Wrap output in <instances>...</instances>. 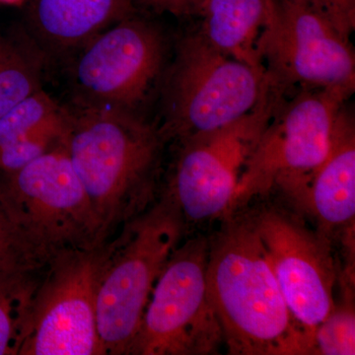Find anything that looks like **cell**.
Returning <instances> with one entry per match:
<instances>
[{
    "mask_svg": "<svg viewBox=\"0 0 355 355\" xmlns=\"http://www.w3.org/2000/svg\"><path fill=\"white\" fill-rule=\"evenodd\" d=\"M343 295L334 304L328 316L317 327L313 335V354H355V312L354 273L342 275Z\"/></svg>",
    "mask_w": 355,
    "mask_h": 355,
    "instance_id": "19",
    "label": "cell"
},
{
    "mask_svg": "<svg viewBox=\"0 0 355 355\" xmlns=\"http://www.w3.org/2000/svg\"><path fill=\"white\" fill-rule=\"evenodd\" d=\"M70 118L67 153L107 241L158 200L164 139L132 111L116 107L89 105Z\"/></svg>",
    "mask_w": 355,
    "mask_h": 355,
    "instance_id": "2",
    "label": "cell"
},
{
    "mask_svg": "<svg viewBox=\"0 0 355 355\" xmlns=\"http://www.w3.org/2000/svg\"><path fill=\"white\" fill-rule=\"evenodd\" d=\"M112 238L62 250L44 266L19 355H102L97 291Z\"/></svg>",
    "mask_w": 355,
    "mask_h": 355,
    "instance_id": "9",
    "label": "cell"
},
{
    "mask_svg": "<svg viewBox=\"0 0 355 355\" xmlns=\"http://www.w3.org/2000/svg\"><path fill=\"white\" fill-rule=\"evenodd\" d=\"M277 3L279 0H205L196 14L202 20L198 32L224 55L263 67L261 42Z\"/></svg>",
    "mask_w": 355,
    "mask_h": 355,
    "instance_id": "15",
    "label": "cell"
},
{
    "mask_svg": "<svg viewBox=\"0 0 355 355\" xmlns=\"http://www.w3.org/2000/svg\"><path fill=\"white\" fill-rule=\"evenodd\" d=\"M70 114L39 90L0 116V175L10 174L62 146Z\"/></svg>",
    "mask_w": 355,
    "mask_h": 355,
    "instance_id": "14",
    "label": "cell"
},
{
    "mask_svg": "<svg viewBox=\"0 0 355 355\" xmlns=\"http://www.w3.org/2000/svg\"><path fill=\"white\" fill-rule=\"evenodd\" d=\"M43 270L0 286V355H19Z\"/></svg>",
    "mask_w": 355,
    "mask_h": 355,
    "instance_id": "18",
    "label": "cell"
},
{
    "mask_svg": "<svg viewBox=\"0 0 355 355\" xmlns=\"http://www.w3.org/2000/svg\"><path fill=\"white\" fill-rule=\"evenodd\" d=\"M317 222L329 239L354 234L355 127L352 114L340 110L328 155L308 181L289 193Z\"/></svg>",
    "mask_w": 355,
    "mask_h": 355,
    "instance_id": "13",
    "label": "cell"
},
{
    "mask_svg": "<svg viewBox=\"0 0 355 355\" xmlns=\"http://www.w3.org/2000/svg\"><path fill=\"white\" fill-rule=\"evenodd\" d=\"M296 323L313 335L335 304L338 279L331 241L300 214L272 202L246 207Z\"/></svg>",
    "mask_w": 355,
    "mask_h": 355,
    "instance_id": "10",
    "label": "cell"
},
{
    "mask_svg": "<svg viewBox=\"0 0 355 355\" xmlns=\"http://www.w3.org/2000/svg\"><path fill=\"white\" fill-rule=\"evenodd\" d=\"M25 0H0V3L12 4V6H18L23 3Z\"/></svg>",
    "mask_w": 355,
    "mask_h": 355,
    "instance_id": "23",
    "label": "cell"
},
{
    "mask_svg": "<svg viewBox=\"0 0 355 355\" xmlns=\"http://www.w3.org/2000/svg\"><path fill=\"white\" fill-rule=\"evenodd\" d=\"M299 4L321 14L345 37L355 29V0H282Z\"/></svg>",
    "mask_w": 355,
    "mask_h": 355,
    "instance_id": "21",
    "label": "cell"
},
{
    "mask_svg": "<svg viewBox=\"0 0 355 355\" xmlns=\"http://www.w3.org/2000/svg\"><path fill=\"white\" fill-rule=\"evenodd\" d=\"M207 286L228 354H313L246 209L223 217L209 238Z\"/></svg>",
    "mask_w": 355,
    "mask_h": 355,
    "instance_id": "1",
    "label": "cell"
},
{
    "mask_svg": "<svg viewBox=\"0 0 355 355\" xmlns=\"http://www.w3.org/2000/svg\"><path fill=\"white\" fill-rule=\"evenodd\" d=\"M133 13L132 0H31L29 10L37 32L58 48L89 42Z\"/></svg>",
    "mask_w": 355,
    "mask_h": 355,
    "instance_id": "16",
    "label": "cell"
},
{
    "mask_svg": "<svg viewBox=\"0 0 355 355\" xmlns=\"http://www.w3.org/2000/svg\"><path fill=\"white\" fill-rule=\"evenodd\" d=\"M261 64L277 87L301 85L347 96L355 89L350 40L321 14L279 0L260 46Z\"/></svg>",
    "mask_w": 355,
    "mask_h": 355,
    "instance_id": "11",
    "label": "cell"
},
{
    "mask_svg": "<svg viewBox=\"0 0 355 355\" xmlns=\"http://www.w3.org/2000/svg\"><path fill=\"white\" fill-rule=\"evenodd\" d=\"M273 86L265 67L224 55L200 33L184 36L166 85L164 141L209 132L253 111Z\"/></svg>",
    "mask_w": 355,
    "mask_h": 355,
    "instance_id": "4",
    "label": "cell"
},
{
    "mask_svg": "<svg viewBox=\"0 0 355 355\" xmlns=\"http://www.w3.org/2000/svg\"><path fill=\"white\" fill-rule=\"evenodd\" d=\"M349 98L319 88H303L288 102L282 97L248 160L231 212L268 198L273 189L289 195L303 186L328 155L338 114Z\"/></svg>",
    "mask_w": 355,
    "mask_h": 355,
    "instance_id": "6",
    "label": "cell"
},
{
    "mask_svg": "<svg viewBox=\"0 0 355 355\" xmlns=\"http://www.w3.org/2000/svg\"><path fill=\"white\" fill-rule=\"evenodd\" d=\"M282 95L273 85L239 120L178 140L179 150L160 195L178 210L187 232L230 214L243 171Z\"/></svg>",
    "mask_w": 355,
    "mask_h": 355,
    "instance_id": "5",
    "label": "cell"
},
{
    "mask_svg": "<svg viewBox=\"0 0 355 355\" xmlns=\"http://www.w3.org/2000/svg\"><path fill=\"white\" fill-rule=\"evenodd\" d=\"M205 0H147L159 11H166L176 16L196 15Z\"/></svg>",
    "mask_w": 355,
    "mask_h": 355,
    "instance_id": "22",
    "label": "cell"
},
{
    "mask_svg": "<svg viewBox=\"0 0 355 355\" xmlns=\"http://www.w3.org/2000/svg\"><path fill=\"white\" fill-rule=\"evenodd\" d=\"M209 238L191 236L156 280L128 355L216 354L224 345L207 286Z\"/></svg>",
    "mask_w": 355,
    "mask_h": 355,
    "instance_id": "8",
    "label": "cell"
},
{
    "mask_svg": "<svg viewBox=\"0 0 355 355\" xmlns=\"http://www.w3.org/2000/svg\"><path fill=\"white\" fill-rule=\"evenodd\" d=\"M187 233L178 210L160 195L112 237L97 291L102 355H128L156 280Z\"/></svg>",
    "mask_w": 355,
    "mask_h": 355,
    "instance_id": "3",
    "label": "cell"
},
{
    "mask_svg": "<svg viewBox=\"0 0 355 355\" xmlns=\"http://www.w3.org/2000/svg\"><path fill=\"white\" fill-rule=\"evenodd\" d=\"M139 1L146 2V3L147 0H139Z\"/></svg>",
    "mask_w": 355,
    "mask_h": 355,
    "instance_id": "24",
    "label": "cell"
},
{
    "mask_svg": "<svg viewBox=\"0 0 355 355\" xmlns=\"http://www.w3.org/2000/svg\"><path fill=\"white\" fill-rule=\"evenodd\" d=\"M0 202L26 239L50 260L62 250L105 242L67 144L0 175Z\"/></svg>",
    "mask_w": 355,
    "mask_h": 355,
    "instance_id": "7",
    "label": "cell"
},
{
    "mask_svg": "<svg viewBox=\"0 0 355 355\" xmlns=\"http://www.w3.org/2000/svg\"><path fill=\"white\" fill-rule=\"evenodd\" d=\"M48 261L26 239L0 202V286L41 272Z\"/></svg>",
    "mask_w": 355,
    "mask_h": 355,
    "instance_id": "20",
    "label": "cell"
},
{
    "mask_svg": "<svg viewBox=\"0 0 355 355\" xmlns=\"http://www.w3.org/2000/svg\"><path fill=\"white\" fill-rule=\"evenodd\" d=\"M164 58L157 28L128 16L89 41L77 62V83L92 104L132 111L158 78Z\"/></svg>",
    "mask_w": 355,
    "mask_h": 355,
    "instance_id": "12",
    "label": "cell"
},
{
    "mask_svg": "<svg viewBox=\"0 0 355 355\" xmlns=\"http://www.w3.org/2000/svg\"><path fill=\"white\" fill-rule=\"evenodd\" d=\"M39 64L17 36L0 34V116L41 90Z\"/></svg>",
    "mask_w": 355,
    "mask_h": 355,
    "instance_id": "17",
    "label": "cell"
}]
</instances>
